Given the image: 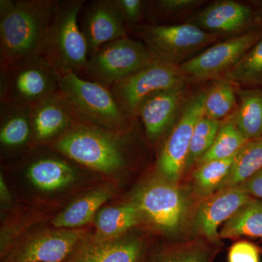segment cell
<instances>
[{
	"instance_id": "cell-1",
	"label": "cell",
	"mask_w": 262,
	"mask_h": 262,
	"mask_svg": "<svg viewBox=\"0 0 262 262\" xmlns=\"http://www.w3.org/2000/svg\"><path fill=\"white\" fill-rule=\"evenodd\" d=\"M56 0H0V70L42 55Z\"/></svg>"
},
{
	"instance_id": "cell-2",
	"label": "cell",
	"mask_w": 262,
	"mask_h": 262,
	"mask_svg": "<svg viewBox=\"0 0 262 262\" xmlns=\"http://www.w3.org/2000/svg\"><path fill=\"white\" fill-rule=\"evenodd\" d=\"M130 131L115 132L79 122L48 146L95 171L117 173L129 163Z\"/></svg>"
},
{
	"instance_id": "cell-3",
	"label": "cell",
	"mask_w": 262,
	"mask_h": 262,
	"mask_svg": "<svg viewBox=\"0 0 262 262\" xmlns=\"http://www.w3.org/2000/svg\"><path fill=\"white\" fill-rule=\"evenodd\" d=\"M85 0H56L42 55L60 74L84 73L89 52L79 16Z\"/></svg>"
},
{
	"instance_id": "cell-4",
	"label": "cell",
	"mask_w": 262,
	"mask_h": 262,
	"mask_svg": "<svg viewBox=\"0 0 262 262\" xmlns=\"http://www.w3.org/2000/svg\"><path fill=\"white\" fill-rule=\"evenodd\" d=\"M59 88L80 122L115 132L132 128L136 119L127 116L108 88L72 72L60 75Z\"/></svg>"
},
{
	"instance_id": "cell-5",
	"label": "cell",
	"mask_w": 262,
	"mask_h": 262,
	"mask_svg": "<svg viewBox=\"0 0 262 262\" xmlns=\"http://www.w3.org/2000/svg\"><path fill=\"white\" fill-rule=\"evenodd\" d=\"M60 74L43 55L0 70V103L31 106L59 92Z\"/></svg>"
},
{
	"instance_id": "cell-6",
	"label": "cell",
	"mask_w": 262,
	"mask_h": 262,
	"mask_svg": "<svg viewBox=\"0 0 262 262\" xmlns=\"http://www.w3.org/2000/svg\"><path fill=\"white\" fill-rule=\"evenodd\" d=\"M132 203L140 211L142 219L167 235L182 232L190 207L185 191L160 175L138 188Z\"/></svg>"
},
{
	"instance_id": "cell-7",
	"label": "cell",
	"mask_w": 262,
	"mask_h": 262,
	"mask_svg": "<svg viewBox=\"0 0 262 262\" xmlns=\"http://www.w3.org/2000/svg\"><path fill=\"white\" fill-rule=\"evenodd\" d=\"M136 33L155 56L178 66L211 47L220 37L189 23L138 26Z\"/></svg>"
},
{
	"instance_id": "cell-8",
	"label": "cell",
	"mask_w": 262,
	"mask_h": 262,
	"mask_svg": "<svg viewBox=\"0 0 262 262\" xmlns=\"http://www.w3.org/2000/svg\"><path fill=\"white\" fill-rule=\"evenodd\" d=\"M185 77L178 65L158 57L135 73L117 81L110 90L125 114L137 118L143 103L154 95L185 85Z\"/></svg>"
},
{
	"instance_id": "cell-9",
	"label": "cell",
	"mask_w": 262,
	"mask_h": 262,
	"mask_svg": "<svg viewBox=\"0 0 262 262\" xmlns=\"http://www.w3.org/2000/svg\"><path fill=\"white\" fill-rule=\"evenodd\" d=\"M141 42L129 37L117 39L90 55L84 74L108 88L152 63L158 58Z\"/></svg>"
},
{
	"instance_id": "cell-10",
	"label": "cell",
	"mask_w": 262,
	"mask_h": 262,
	"mask_svg": "<svg viewBox=\"0 0 262 262\" xmlns=\"http://www.w3.org/2000/svg\"><path fill=\"white\" fill-rule=\"evenodd\" d=\"M206 95V91H200L187 98L158 155L157 167L159 175L174 184H177L185 173L193 132L198 120L204 115Z\"/></svg>"
},
{
	"instance_id": "cell-11",
	"label": "cell",
	"mask_w": 262,
	"mask_h": 262,
	"mask_svg": "<svg viewBox=\"0 0 262 262\" xmlns=\"http://www.w3.org/2000/svg\"><path fill=\"white\" fill-rule=\"evenodd\" d=\"M262 27L237 34L207 48L199 55L179 66L186 80L198 82L219 78L225 75L258 39Z\"/></svg>"
},
{
	"instance_id": "cell-12",
	"label": "cell",
	"mask_w": 262,
	"mask_h": 262,
	"mask_svg": "<svg viewBox=\"0 0 262 262\" xmlns=\"http://www.w3.org/2000/svg\"><path fill=\"white\" fill-rule=\"evenodd\" d=\"M83 234L77 229L39 232L10 248L3 262H65L80 246Z\"/></svg>"
},
{
	"instance_id": "cell-13",
	"label": "cell",
	"mask_w": 262,
	"mask_h": 262,
	"mask_svg": "<svg viewBox=\"0 0 262 262\" xmlns=\"http://www.w3.org/2000/svg\"><path fill=\"white\" fill-rule=\"evenodd\" d=\"M80 15L89 56L108 42L128 37V27L114 0L86 1Z\"/></svg>"
},
{
	"instance_id": "cell-14",
	"label": "cell",
	"mask_w": 262,
	"mask_h": 262,
	"mask_svg": "<svg viewBox=\"0 0 262 262\" xmlns=\"http://www.w3.org/2000/svg\"><path fill=\"white\" fill-rule=\"evenodd\" d=\"M253 198L239 186L221 189L202 202L194 214L195 231L218 244L219 228Z\"/></svg>"
},
{
	"instance_id": "cell-15",
	"label": "cell",
	"mask_w": 262,
	"mask_h": 262,
	"mask_svg": "<svg viewBox=\"0 0 262 262\" xmlns=\"http://www.w3.org/2000/svg\"><path fill=\"white\" fill-rule=\"evenodd\" d=\"M30 116L34 146L50 145L80 122L60 91L31 106Z\"/></svg>"
},
{
	"instance_id": "cell-16",
	"label": "cell",
	"mask_w": 262,
	"mask_h": 262,
	"mask_svg": "<svg viewBox=\"0 0 262 262\" xmlns=\"http://www.w3.org/2000/svg\"><path fill=\"white\" fill-rule=\"evenodd\" d=\"M256 10L237 2L220 1L202 10L189 23L217 35L241 34L261 27L258 24Z\"/></svg>"
},
{
	"instance_id": "cell-17",
	"label": "cell",
	"mask_w": 262,
	"mask_h": 262,
	"mask_svg": "<svg viewBox=\"0 0 262 262\" xmlns=\"http://www.w3.org/2000/svg\"><path fill=\"white\" fill-rule=\"evenodd\" d=\"M185 96L186 84L162 91L143 103L138 117L149 140H160L171 130L187 101Z\"/></svg>"
},
{
	"instance_id": "cell-18",
	"label": "cell",
	"mask_w": 262,
	"mask_h": 262,
	"mask_svg": "<svg viewBox=\"0 0 262 262\" xmlns=\"http://www.w3.org/2000/svg\"><path fill=\"white\" fill-rule=\"evenodd\" d=\"M148 252L140 238L120 237L82 243L65 262H144Z\"/></svg>"
},
{
	"instance_id": "cell-19",
	"label": "cell",
	"mask_w": 262,
	"mask_h": 262,
	"mask_svg": "<svg viewBox=\"0 0 262 262\" xmlns=\"http://www.w3.org/2000/svg\"><path fill=\"white\" fill-rule=\"evenodd\" d=\"M68 158L46 154L31 160L27 174L32 184L45 192H53L67 187L76 178L75 168Z\"/></svg>"
},
{
	"instance_id": "cell-20",
	"label": "cell",
	"mask_w": 262,
	"mask_h": 262,
	"mask_svg": "<svg viewBox=\"0 0 262 262\" xmlns=\"http://www.w3.org/2000/svg\"><path fill=\"white\" fill-rule=\"evenodd\" d=\"M30 107L0 103V144L7 152L22 150L32 143Z\"/></svg>"
},
{
	"instance_id": "cell-21",
	"label": "cell",
	"mask_w": 262,
	"mask_h": 262,
	"mask_svg": "<svg viewBox=\"0 0 262 262\" xmlns=\"http://www.w3.org/2000/svg\"><path fill=\"white\" fill-rule=\"evenodd\" d=\"M238 105L231 118L248 140L262 137V89H237Z\"/></svg>"
},
{
	"instance_id": "cell-22",
	"label": "cell",
	"mask_w": 262,
	"mask_h": 262,
	"mask_svg": "<svg viewBox=\"0 0 262 262\" xmlns=\"http://www.w3.org/2000/svg\"><path fill=\"white\" fill-rule=\"evenodd\" d=\"M113 189L103 187L79 198L59 213L52 223L58 229H74L87 225L98 210L113 195Z\"/></svg>"
},
{
	"instance_id": "cell-23",
	"label": "cell",
	"mask_w": 262,
	"mask_h": 262,
	"mask_svg": "<svg viewBox=\"0 0 262 262\" xmlns=\"http://www.w3.org/2000/svg\"><path fill=\"white\" fill-rule=\"evenodd\" d=\"M141 219L140 211L133 203L103 208L96 217L95 239L118 238L137 225Z\"/></svg>"
},
{
	"instance_id": "cell-24",
	"label": "cell",
	"mask_w": 262,
	"mask_h": 262,
	"mask_svg": "<svg viewBox=\"0 0 262 262\" xmlns=\"http://www.w3.org/2000/svg\"><path fill=\"white\" fill-rule=\"evenodd\" d=\"M220 238L239 237L262 238V201L252 199L225 222L220 230Z\"/></svg>"
},
{
	"instance_id": "cell-25",
	"label": "cell",
	"mask_w": 262,
	"mask_h": 262,
	"mask_svg": "<svg viewBox=\"0 0 262 262\" xmlns=\"http://www.w3.org/2000/svg\"><path fill=\"white\" fill-rule=\"evenodd\" d=\"M261 169L262 137L248 141L239 150L228 175L221 184L218 191L241 185Z\"/></svg>"
},
{
	"instance_id": "cell-26",
	"label": "cell",
	"mask_w": 262,
	"mask_h": 262,
	"mask_svg": "<svg viewBox=\"0 0 262 262\" xmlns=\"http://www.w3.org/2000/svg\"><path fill=\"white\" fill-rule=\"evenodd\" d=\"M221 80L246 88L262 89V37Z\"/></svg>"
},
{
	"instance_id": "cell-27",
	"label": "cell",
	"mask_w": 262,
	"mask_h": 262,
	"mask_svg": "<svg viewBox=\"0 0 262 262\" xmlns=\"http://www.w3.org/2000/svg\"><path fill=\"white\" fill-rule=\"evenodd\" d=\"M231 117L222 121L211 149L198 160V165L215 160H224L234 156L248 142Z\"/></svg>"
},
{
	"instance_id": "cell-28",
	"label": "cell",
	"mask_w": 262,
	"mask_h": 262,
	"mask_svg": "<svg viewBox=\"0 0 262 262\" xmlns=\"http://www.w3.org/2000/svg\"><path fill=\"white\" fill-rule=\"evenodd\" d=\"M236 155L227 159L211 160L198 165L193 173V185L198 195L206 198L219 190L232 168Z\"/></svg>"
},
{
	"instance_id": "cell-29",
	"label": "cell",
	"mask_w": 262,
	"mask_h": 262,
	"mask_svg": "<svg viewBox=\"0 0 262 262\" xmlns=\"http://www.w3.org/2000/svg\"><path fill=\"white\" fill-rule=\"evenodd\" d=\"M237 106V89L228 81L220 80L206 91L204 115L208 118L222 121Z\"/></svg>"
},
{
	"instance_id": "cell-30",
	"label": "cell",
	"mask_w": 262,
	"mask_h": 262,
	"mask_svg": "<svg viewBox=\"0 0 262 262\" xmlns=\"http://www.w3.org/2000/svg\"><path fill=\"white\" fill-rule=\"evenodd\" d=\"M214 249L202 243L178 245L148 253L144 262H211Z\"/></svg>"
},
{
	"instance_id": "cell-31",
	"label": "cell",
	"mask_w": 262,
	"mask_h": 262,
	"mask_svg": "<svg viewBox=\"0 0 262 262\" xmlns=\"http://www.w3.org/2000/svg\"><path fill=\"white\" fill-rule=\"evenodd\" d=\"M222 123V121L208 118L205 115L198 120L191 140L185 172L190 170L193 165L211 149Z\"/></svg>"
},
{
	"instance_id": "cell-32",
	"label": "cell",
	"mask_w": 262,
	"mask_h": 262,
	"mask_svg": "<svg viewBox=\"0 0 262 262\" xmlns=\"http://www.w3.org/2000/svg\"><path fill=\"white\" fill-rule=\"evenodd\" d=\"M201 0H158L150 3L153 13L160 15H177L200 5Z\"/></svg>"
},
{
	"instance_id": "cell-33",
	"label": "cell",
	"mask_w": 262,
	"mask_h": 262,
	"mask_svg": "<svg viewBox=\"0 0 262 262\" xmlns=\"http://www.w3.org/2000/svg\"><path fill=\"white\" fill-rule=\"evenodd\" d=\"M227 262H261L259 249L248 241H238L229 248Z\"/></svg>"
},
{
	"instance_id": "cell-34",
	"label": "cell",
	"mask_w": 262,
	"mask_h": 262,
	"mask_svg": "<svg viewBox=\"0 0 262 262\" xmlns=\"http://www.w3.org/2000/svg\"><path fill=\"white\" fill-rule=\"evenodd\" d=\"M114 3L121 13L127 27L136 25L144 17L146 3L142 0H114Z\"/></svg>"
},
{
	"instance_id": "cell-35",
	"label": "cell",
	"mask_w": 262,
	"mask_h": 262,
	"mask_svg": "<svg viewBox=\"0 0 262 262\" xmlns=\"http://www.w3.org/2000/svg\"><path fill=\"white\" fill-rule=\"evenodd\" d=\"M239 186L250 196H256L262 201V169Z\"/></svg>"
},
{
	"instance_id": "cell-36",
	"label": "cell",
	"mask_w": 262,
	"mask_h": 262,
	"mask_svg": "<svg viewBox=\"0 0 262 262\" xmlns=\"http://www.w3.org/2000/svg\"><path fill=\"white\" fill-rule=\"evenodd\" d=\"M1 195L3 200H9V192L7 189L6 185H5L4 181L1 178Z\"/></svg>"
},
{
	"instance_id": "cell-37",
	"label": "cell",
	"mask_w": 262,
	"mask_h": 262,
	"mask_svg": "<svg viewBox=\"0 0 262 262\" xmlns=\"http://www.w3.org/2000/svg\"><path fill=\"white\" fill-rule=\"evenodd\" d=\"M256 15H257L258 24L262 27V6L259 9L256 10Z\"/></svg>"
}]
</instances>
